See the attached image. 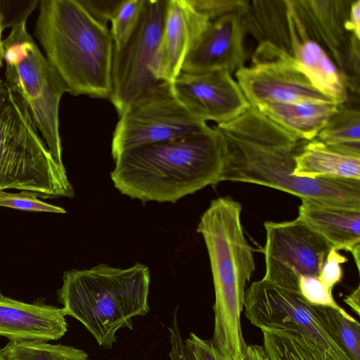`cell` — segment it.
<instances>
[{
  "mask_svg": "<svg viewBox=\"0 0 360 360\" xmlns=\"http://www.w3.org/2000/svg\"><path fill=\"white\" fill-rule=\"evenodd\" d=\"M172 86L175 95L190 113L205 122H227L250 107L238 82L226 70L180 72Z\"/></svg>",
  "mask_w": 360,
  "mask_h": 360,
  "instance_id": "5bb4252c",
  "label": "cell"
},
{
  "mask_svg": "<svg viewBox=\"0 0 360 360\" xmlns=\"http://www.w3.org/2000/svg\"><path fill=\"white\" fill-rule=\"evenodd\" d=\"M350 252L352 253L353 258L354 259L355 264L356 265V268L359 270L360 267V245L354 247Z\"/></svg>",
  "mask_w": 360,
  "mask_h": 360,
  "instance_id": "8d00e7d4",
  "label": "cell"
},
{
  "mask_svg": "<svg viewBox=\"0 0 360 360\" xmlns=\"http://www.w3.org/2000/svg\"><path fill=\"white\" fill-rule=\"evenodd\" d=\"M11 28L3 41L5 82L27 110L53 158L63 165L59 105L68 89L27 32L26 20Z\"/></svg>",
  "mask_w": 360,
  "mask_h": 360,
  "instance_id": "52a82bcc",
  "label": "cell"
},
{
  "mask_svg": "<svg viewBox=\"0 0 360 360\" xmlns=\"http://www.w3.org/2000/svg\"><path fill=\"white\" fill-rule=\"evenodd\" d=\"M0 207L28 212L66 213L64 208L44 202L35 193L27 191L18 193L0 191Z\"/></svg>",
  "mask_w": 360,
  "mask_h": 360,
  "instance_id": "4316f807",
  "label": "cell"
},
{
  "mask_svg": "<svg viewBox=\"0 0 360 360\" xmlns=\"http://www.w3.org/2000/svg\"><path fill=\"white\" fill-rule=\"evenodd\" d=\"M224 167L221 181L262 185L326 206L360 211V180L293 175L295 158L305 143L250 107L216 125Z\"/></svg>",
  "mask_w": 360,
  "mask_h": 360,
  "instance_id": "6da1fadb",
  "label": "cell"
},
{
  "mask_svg": "<svg viewBox=\"0 0 360 360\" xmlns=\"http://www.w3.org/2000/svg\"><path fill=\"white\" fill-rule=\"evenodd\" d=\"M7 360V359H6Z\"/></svg>",
  "mask_w": 360,
  "mask_h": 360,
  "instance_id": "ab89813d",
  "label": "cell"
},
{
  "mask_svg": "<svg viewBox=\"0 0 360 360\" xmlns=\"http://www.w3.org/2000/svg\"><path fill=\"white\" fill-rule=\"evenodd\" d=\"M265 274L263 279L279 287L300 292L299 280L316 276L333 248L299 217L265 221Z\"/></svg>",
  "mask_w": 360,
  "mask_h": 360,
  "instance_id": "8fae6325",
  "label": "cell"
},
{
  "mask_svg": "<svg viewBox=\"0 0 360 360\" xmlns=\"http://www.w3.org/2000/svg\"><path fill=\"white\" fill-rule=\"evenodd\" d=\"M325 319L352 360H360V324L339 311L324 307Z\"/></svg>",
  "mask_w": 360,
  "mask_h": 360,
  "instance_id": "484cf974",
  "label": "cell"
},
{
  "mask_svg": "<svg viewBox=\"0 0 360 360\" xmlns=\"http://www.w3.org/2000/svg\"><path fill=\"white\" fill-rule=\"evenodd\" d=\"M316 139L327 146L360 141L359 110L340 105Z\"/></svg>",
  "mask_w": 360,
  "mask_h": 360,
  "instance_id": "cb8c5ba5",
  "label": "cell"
},
{
  "mask_svg": "<svg viewBox=\"0 0 360 360\" xmlns=\"http://www.w3.org/2000/svg\"><path fill=\"white\" fill-rule=\"evenodd\" d=\"M292 57L319 92L340 105L347 101V78L319 44L306 39L296 46Z\"/></svg>",
  "mask_w": 360,
  "mask_h": 360,
  "instance_id": "ffe728a7",
  "label": "cell"
},
{
  "mask_svg": "<svg viewBox=\"0 0 360 360\" xmlns=\"http://www.w3.org/2000/svg\"><path fill=\"white\" fill-rule=\"evenodd\" d=\"M167 0H146L141 18L123 48L115 50L109 98L120 117L161 81L153 74Z\"/></svg>",
  "mask_w": 360,
  "mask_h": 360,
  "instance_id": "30bf717a",
  "label": "cell"
},
{
  "mask_svg": "<svg viewBox=\"0 0 360 360\" xmlns=\"http://www.w3.org/2000/svg\"><path fill=\"white\" fill-rule=\"evenodd\" d=\"M2 22H1V11H0V68L2 66L3 63V41L1 39V32H2Z\"/></svg>",
  "mask_w": 360,
  "mask_h": 360,
  "instance_id": "74e56055",
  "label": "cell"
},
{
  "mask_svg": "<svg viewBox=\"0 0 360 360\" xmlns=\"http://www.w3.org/2000/svg\"><path fill=\"white\" fill-rule=\"evenodd\" d=\"M210 21L190 0H167L165 24L153 74L172 83L184 61Z\"/></svg>",
  "mask_w": 360,
  "mask_h": 360,
  "instance_id": "2e32d148",
  "label": "cell"
},
{
  "mask_svg": "<svg viewBox=\"0 0 360 360\" xmlns=\"http://www.w3.org/2000/svg\"><path fill=\"white\" fill-rule=\"evenodd\" d=\"M193 6L210 21L238 13L242 15L248 8L249 0H190Z\"/></svg>",
  "mask_w": 360,
  "mask_h": 360,
  "instance_id": "f1b7e54d",
  "label": "cell"
},
{
  "mask_svg": "<svg viewBox=\"0 0 360 360\" xmlns=\"http://www.w3.org/2000/svg\"><path fill=\"white\" fill-rule=\"evenodd\" d=\"M301 295L311 304L330 307L341 312L345 316L352 318L334 300L333 292L316 276H301L299 280Z\"/></svg>",
  "mask_w": 360,
  "mask_h": 360,
  "instance_id": "83f0119b",
  "label": "cell"
},
{
  "mask_svg": "<svg viewBox=\"0 0 360 360\" xmlns=\"http://www.w3.org/2000/svg\"><path fill=\"white\" fill-rule=\"evenodd\" d=\"M311 40L327 53L347 80L359 75V39L345 23L352 0H292Z\"/></svg>",
  "mask_w": 360,
  "mask_h": 360,
  "instance_id": "4fadbf2b",
  "label": "cell"
},
{
  "mask_svg": "<svg viewBox=\"0 0 360 360\" xmlns=\"http://www.w3.org/2000/svg\"><path fill=\"white\" fill-rule=\"evenodd\" d=\"M345 28L348 32L360 39V0L352 1Z\"/></svg>",
  "mask_w": 360,
  "mask_h": 360,
  "instance_id": "836d02e7",
  "label": "cell"
},
{
  "mask_svg": "<svg viewBox=\"0 0 360 360\" xmlns=\"http://www.w3.org/2000/svg\"><path fill=\"white\" fill-rule=\"evenodd\" d=\"M269 360H334L306 336L278 329H261Z\"/></svg>",
  "mask_w": 360,
  "mask_h": 360,
  "instance_id": "7402d4cb",
  "label": "cell"
},
{
  "mask_svg": "<svg viewBox=\"0 0 360 360\" xmlns=\"http://www.w3.org/2000/svg\"><path fill=\"white\" fill-rule=\"evenodd\" d=\"M122 0H79L89 13L98 21L107 25Z\"/></svg>",
  "mask_w": 360,
  "mask_h": 360,
  "instance_id": "d6a6232c",
  "label": "cell"
},
{
  "mask_svg": "<svg viewBox=\"0 0 360 360\" xmlns=\"http://www.w3.org/2000/svg\"><path fill=\"white\" fill-rule=\"evenodd\" d=\"M244 309L246 319L255 327L300 333L334 360H352L328 326L324 307L309 303L300 292L262 278L245 290Z\"/></svg>",
  "mask_w": 360,
  "mask_h": 360,
  "instance_id": "ba28073f",
  "label": "cell"
},
{
  "mask_svg": "<svg viewBox=\"0 0 360 360\" xmlns=\"http://www.w3.org/2000/svg\"><path fill=\"white\" fill-rule=\"evenodd\" d=\"M6 189L43 199L74 195L64 165L53 158L27 110L0 79V191Z\"/></svg>",
  "mask_w": 360,
  "mask_h": 360,
  "instance_id": "8992f818",
  "label": "cell"
},
{
  "mask_svg": "<svg viewBox=\"0 0 360 360\" xmlns=\"http://www.w3.org/2000/svg\"><path fill=\"white\" fill-rule=\"evenodd\" d=\"M344 302L348 304L357 315L360 312V286L359 285L352 293L347 295Z\"/></svg>",
  "mask_w": 360,
  "mask_h": 360,
  "instance_id": "d590c367",
  "label": "cell"
},
{
  "mask_svg": "<svg viewBox=\"0 0 360 360\" xmlns=\"http://www.w3.org/2000/svg\"><path fill=\"white\" fill-rule=\"evenodd\" d=\"M247 35L240 14L231 13L210 21L186 56L181 72L235 73L245 67L248 58Z\"/></svg>",
  "mask_w": 360,
  "mask_h": 360,
  "instance_id": "9a60e30c",
  "label": "cell"
},
{
  "mask_svg": "<svg viewBox=\"0 0 360 360\" xmlns=\"http://www.w3.org/2000/svg\"><path fill=\"white\" fill-rule=\"evenodd\" d=\"M340 105L334 101H302L266 103L257 108L297 139L309 141L316 138Z\"/></svg>",
  "mask_w": 360,
  "mask_h": 360,
  "instance_id": "d6986e66",
  "label": "cell"
},
{
  "mask_svg": "<svg viewBox=\"0 0 360 360\" xmlns=\"http://www.w3.org/2000/svg\"><path fill=\"white\" fill-rule=\"evenodd\" d=\"M146 0H122L112 19L110 33L114 41V49L124 46L141 18Z\"/></svg>",
  "mask_w": 360,
  "mask_h": 360,
  "instance_id": "d4e9b609",
  "label": "cell"
},
{
  "mask_svg": "<svg viewBox=\"0 0 360 360\" xmlns=\"http://www.w3.org/2000/svg\"><path fill=\"white\" fill-rule=\"evenodd\" d=\"M177 311L174 313L173 320L168 328L169 335L170 360H194L183 339L178 323Z\"/></svg>",
  "mask_w": 360,
  "mask_h": 360,
  "instance_id": "1f68e13d",
  "label": "cell"
},
{
  "mask_svg": "<svg viewBox=\"0 0 360 360\" xmlns=\"http://www.w3.org/2000/svg\"><path fill=\"white\" fill-rule=\"evenodd\" d=\"M110 173L123 195L143 202L174 203L221 182V141L214 127L175 139L127 150Z\"/></svg>",
  "mask_w": 360,
  "mask_h": 360,
  "instance_id": "7a4b0ae2",
  "label": "cell"
},
{
  "mask_svg": "<svg viewBox=\"0 0 360 360\" xmlns=\"http://www.w3.org/2000/svg\"><path fill=\"white\" fill-rule=\"evenodd\" d=\"M295 162L297 177L360 180V158L339 153L316 139L304 144Z\"/></svg>",
  "mask_w": 360,
  "mask_h": 360,
  "instance_id": "44dd1931",
  "label": "cell"
},
{
  "mask_svg": "<svg viewBox=\"0 0 360 360\" xmlns=\"http://www.w3.org/2000/svg\"><path fill=\"white\" fill-rule=\"evenodd\" d=\"M184 341L194 360H226L211 340L202 339L191 333Z\"/></svg>",
  "mask_w": 360,
  "mask_h": 360,
  "instance_id": "4dcf8cb0",
  "label": "cell"
},
{
  "mask_svg": "<svg viewBox=\"0 0 360 360\" xmlns=\"http://www.w3.org/2000/svg\"><path fill=\"white\" fill-rule=\"evenodd\" d=\"M35 34L68 93L109 99L113 39L79 0H41Z\"/></svg>",
  "mask_w": 360,
  "mask_h": 360,
  "instance_id": "277c9868",
  "label": "cell"
},
{
  "mask_svg": "<svg viewBox=\"0 0 360 360\" xmlns=\"http://www.w3.org/2000/svg\"><path fill=\"white\" fill-rule=\"evenodd\" d=\"M0 360H6V348L0 349Z\"/></svg>",
  "mask_w": 360,
  "mask_h": 360,
  "instance_id": "f35d334b",
  "label": "cell"
},
{
  "mask_svg": "<svg viewBox=\"0 0 360 360\" xmlns=\"http://www.w3.org/2000/svg\"><path fill=\"white\" fill-rule=\"evenodd\" d=\"M208 127L180 102L172 83L161 81L120 117L112 136V156L115 160L127 150L181 138Z\"/></svg>",
  "mask_w": 360,
  "mask_h": 360,
  "instance_id": "9c48e42d",
  "label": "cell"
},
{
  "mask_svg": "<svg viewBox=\"0 0 360 360\" xmlns=\"http://www.w3.org/2000/svg\"><path fill=\"white\" fill-rule=\"evenodd\" d=\"M68 330L62 308L43 303H26L0 293V336L11 342H48Z\"/></svg>",
  "mask_w": 360,
  "mask_h": 360,
  "instance_id": "e0dca14e",
  "label": "cell"
},
{
  "mask_svg": "<svg viewBox=\"0 0 360 360\" xmlns=\"http://www.w3.org/2000/svg\"><path fill=\"white\" fill-rule=\"evenodd\" d=\"M150 271L136 263L127 269L101 264L65 272L58 299L65 316L79 321L98 344L111 349L117 331L133 328L132 319L150 311Z\"/></svg>",
  "mask_w": 360,
  "mask_h": 360,
  "instance_id": "5b68a950",
  "label": "cell"
},
{
  "mask_svg": "<svg viewBox=\"0 0 360 360\" xmlns=\"http://www.w3.org/2000/svg\"><path fill=\"white\" fill-rule=\"evenodd\" d=\"M5 348L7 360H89L82 349L45 342H9Z\"/></svg>",
  "mask_w": 360,
  "mask_h": 360,
  "instance_id": "603a6c76",
  "label": "cell"
},
{
  "mask_svg": "<svg viewBox=\"0 0 360 360\" xmlns=\"http://www.w3.org/2000/svg\"><path fill=\"white\" fill-rule=\"evenodd\" d=\"M242 206L230 197L212 200L197 231L204 239L215 300L213 345L226 360H243L247 346L241 328L245 285L255 271L253 250L244 235Z\"/></svg>",
  "mask_w": 360,
  "mask_h": 360,
  "instance_id": "3957f363",
  "label": "cell"
},
{
  "mask_svg": "<svg viewBox=\"0 0 360 360\" xmlns=\"http://www.w3.org/2000/svg\"><path fill=\"white\" fill-rule=\"evenodd\" d=\"M298 217L333 248L351 251L360 245V211L335 208L302 199Z\"/></svg>",
  "mask_w": 360,
  "mask_h": 360,
  "instance_id": "ac0fdd59",
  "label": "cell"
},
{
  "mask_svg": "<svg viewBox=\"0 0 360 360\" xmlns=\"http://www.w3.org/2000/svg\"><path fill=\"white\" fill-rule=\"evenodd\" d=\"M347 261V259L334 248L328 252L318 278L329 291L333 292L334 286L342 279L343 271L341 264Z\"/></svg>",
  "mask_w": 360,
  "mask_h": 360,
  "instance_id": "f546056e",
  "label": "cell"
},
{
  "mask_svg": "<svg viewBox=\"0 0 360 360\" xmlns=\"http://www.w3.org/2000/svg\"><path fill=\"white\" fill-rule=\"evenodd\" d=\"M243 360H269L263 346L258 345H247Z\"/></svg>",
  "mask_w": 360,
  "mask_h": 360,
  "instance_id": "e575fe53",
  "label": "cell"
},
{
  "mask_svg": "<svg viewBox=\"0 0 360 360\" xmlns=\"http://www.w3.org/2000/svg\"><path fill=\"white\" fill-rule=\"evenodd\" d=\"M252 63L235 72L250 107L302 101H333L319 92L299 69L295 59L268 43L257 44Z\"/></svg>",
  "mask_w": 360,
  "mask_h": 360,
  "instance_id": "7c38bea8",
  "label": "cell"
}]
</instances>
